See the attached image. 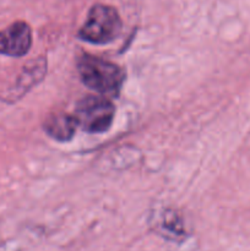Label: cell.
<instances>
[{"label":"cell","instance_id":"obj_1","mask_svg":"<svg viewBox=\"0 0 250 251\" xmlns=\"http://www.w3.org/2000/svg\"><path fill=\"white\" fill-rule=\"evenodd\" d=\"M77 71L88 88L104 97L119 95L125 81V71L118 64L87 53L78 56Z\"/></svg>","mask_w":250,"mask_h":251},{"label":"cell","instance_id":"obj_2","mask_svg":"<svg viewBox=\"0 0 250 251\" xmlns=\"http://www.w3.org/2000/svg\"><path fill=\"white\" fill-rule=\"evenodd\" d=\"M122 19L117 10L109 5H93L85 24L78 31V38L93 44H107L122 32Z\"/></svg>","mask_w":250,"mask_h":251},{"label":"cell","instance_id":"obj_3","mask_svg":"<svg viewBox=\"0 0 250 251\" xmlns=\"http://www.w3.org/2000/svg\"><path fill=\"white\" fill-rule=\"evenodd\" d=\"M76 120L83 131L100 134L109 130L115 115L112 100L103 96H86L80 100L75 108Z\"/></svg>","mask_w":250,"mask_h":251},{"label":"cell","instance_id":"obj_4","mask_svg":"<svg viewBox=\"0 0 250 251\" xmlns=\"http://www.w3.org/2000/svg\"><path fill=\"white\" fill-rule=\"evenodd\" d=\"M32 46L31 27L24 21H16L0 31V54L7 56L26 55Z\"/></svg>","mask_w":250,"mask_h":251},{"label":"cell","instance_id":"obj_5","mask_svg":"<svg viewBox=\"0 0 250 251\" xmlns=\"http://www.w3.org/2000/svg\"><path fill=\"white\" fill-rule=\"evenodd\" d=\"M77 120L74 114L54 113L49 114L43 123V129L47 134L58 141H69L75 135Z\"/></svg>","mask_w":250,"mask_h":251},{"label":"cell","instance_id":"obj_6","mask_svg":"<svg viewBox=\"0 0 250 251\" xmlns=\"http://www.w3.org/2000/svg\"><path fill=\"white\" fill-rule=\"evenodd\" d=\"M46 70L47 65L46 60L43 58L37 59V60H33L29 64H27L24 70H22L21 75L17 78L16 85L14 86L12 91L10 92V97L14 98V100L21 97L32 86L38 83L43 78Z\"/></svg>","mask_w":250,"mask_h":251},{"label":"cell","instance_id":"obj_7","mask_svg":"<svg viewBox=\"0 0 250 251\" xmlns=\"http://www.w3.org/2000/svg\"><path fill=\"white\" fill-rule=\"evenodd\" d=\"M159 226H161L162 232L164 233V235L166 237H171L173 240L178 239V238H183L184 234H185L183 221L174 212L164 213L163 220H162Z\"/></svg>","mask_w":250,"mask_h":251}]
</instances>
